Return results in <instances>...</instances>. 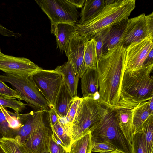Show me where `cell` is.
<instances>
[{
  "mask_svg": "<svg viewBox=\"0 0 153 153\" xmlns=\"http://www.w3.org/2000/svg\"><path fill=\"white\" fill-rule=\"evenodd\" d=\"M124 48L116 46L103 54L97 63L98 99L108 108H114L119 100Z\"/></svg>",
  "mask_w": 153,
  "mask_h": 153,
  "instance_id": "cell-1",
  "label": "cell"
},
{
  "mask_svg": "<svg viewBox=\"0 0 153 153\" xmlns=\"http://www.w3.org/2000/svg\"><path fill=\"white\" fill-rule=\"evenodd\" d=\"M153 64L143 65L132 71H125L121 79L119 101L111 109H132L153 97Z\"/></svg>",
  "mask_w": 153,
  "mask_h": 153,
  "instance_id": "cell-2",
  "label": "cell"
},
{
  "mask_svg": "<svg viewBox=\"0 0 153 153\" xmlns=\"http://www.w3.org/2000/svg\"><path fill=\"white\" fill-rule=\"evenodd\" d=\"M135 0H115L105 5L96 16L85 22L76 24V32L88 40L110 27L127 20L135 7Z\"/></svg>",
  "mask_w": 153,
  "mask_h": 153,
  "instance_id": "cell-3",
  "label": "cell"
},
{
  "mask_svg": "<svg viewBox=\"0 0 153 153\" xmlns=\"http://www.w3.org/2000/svg\"><path fill=\"white\" fill-rule=\"evenodd\" d=\"M82 98L70 128L72 143L91 132L108 111V108L98 99Z\"/></svg>",
  "mask_w": 153,
  "mask_h": 153,
  "instance_id": "cell-4",
  "label": "cell"
},
{
  "mask_svg": "<svg viewBox=\"0 0 153 153\" xmlns=\"http://www.w3.org/2000/svg\"><path fill=\"white\" fill-rule=\"evenodd\" d=\"M108 109L107 113L91 132L92 142L107 143L121 153H133L132 145L119 126L114 112Z\"/></svg>",
  "mask_w": 153,
  "mask_h": 153,
  "instance_id": "cell-5",
  "label": "cell"
},
{
  "mask_svg": "<svg viewBox=\"0 0 153 153\" xmlns=\"http://www.w3.org/2000/svg\"><path fill=\"white\" fill-rule=\"evenodd\" d=\"M0 80L10 84L19 93L21 100L25 101L35 111H47L49 108L48 102L37 88L30 76L4 73L0 75Z\"/></svg>",
  "mask_w": 153,
  "mask_h": 153,
  "instance_id": "cell-6",
  "label": "cell"
},
{
  "mask_svg": "<svg viewBox=\"0 0 153 153\" xmlns=\"http://www.w3.org/2000/svg\"><path fill=\"white\" fill-rule=\"evenodd\" d=\"M35 1L48 16L51 23H66L75 25L79 13L68 0H39Z\"/></svg>",
  "mask_w": 153,
  "mask_h": 153,
  "instance_id": "cell-7",
  "label": "cell"
},
{
  "mask_svg": "<svg viewBox=\"0 0 153 153\" xmlns=\"http://www.w3.org/2000/svg\"><path fill=\"white\" fill-rule=\"evenodd\" d=\"M36 86L49 105L54 108L55 101L63 82L62 74L53 70L42 69L30 76Z\"/></svg>",
  "mask_w": 153,
  "mask_h": 153,
  "instance_id": "cell-8",
  "label": "cell"
},
{
  "mask_svg": "<svg viewBox=\"0 0 153 153\" xmlns=\"http://www.w3.org/2000/svg\"><path fill=\"white\" fill-rule=\"evenodd\" d=\"M153 48V38L150 36L124 47L122 56V75L125 71H132L141 67Z\"/></svg>",
  "mask_w": 153,
  "mask_h": 153,
  "instance_id": "cell-9",
  "label": "cell"
},
{
  "mask_svg": "<svg viewBox=\"0 0 153 153\" xmlns=\"http://www.w3.org/2000/svg\"><path fill=\"white\" fill-rule=\"evenodd\" d=\"M42 69L26 58L15 57L0 52V70L5 73L30 76Z\"/></svg>",
  "mask_w": 153,
  "mask_h": 153,
  "instance_id": "cell-10",
  "label": "cell"
},
{
  "mask_svg": "<svg viewBox=\"0 0 153 153\" xmlns=\"http://www.w3.org/2000/svg\"><path fill=\"white\" fill-rule=\"evenodd\" d=\"M88 40L76 32L72 35L66 55L76 74L81 78L86 71L84 59L85 44Z\"/></svg>",
  "mask_w": 153,
  "mask_h": 153,
  "instance_id": "cell-11",
  "label": "cell"
},
{
  "mask_svg": "<svg viewBox=\"0 0 153 153\" xmlns=\"http://www.w3.org/2000/svg\"><path fill=\"white\" fill-rule=\"evenodd\" d=\"M145 15V14L143 13L128 19L122 41L121 45L123 47L126 48L133 43L140 42L148 37H151L147 30Z\"/></svg>",
  "mask_w": 153,
  "mask_h": 153,
  "instance_id": "cell-12",
  "label": "cell"
},
{
  "mask_svg": "<svg viewBox=\"0 0 153 153\" xmlns=\"http://www.w3.org/2000/svg\"><path fill=\"white\" fill-rule=\"evenodd\" d=\"M46 111H34L26 114H20L19 118L22 126L14 138L25 143L31 133L44 123L43 115Z\"/></svg>",
  "mask_w": 153,
  "mask_h": 153,
  "instance_id": "cell-13",
  "label": "cell"
},
{
  "mask_svg": "<svg viewBox=\"0 0 153 153\" xmlns=\"http://www.w3.org/2000/svg\"><path fill=\"white\" fill-rule=\"evenodd\" d=\"M52 134L51 129L44 123L31 133L24 144L33 153L49 151Z\"/></svg>",
  "mask_w": 153,
  "mask_h": 153,
  "instance_id": "cell-14",
  "label": "cell"
},
{
  "mask_svg": "<svg viewBox=\"0 0 153 153\" xmlns=\"http://www.w3.org/2000/svg\"><path fill=\"white\" fill-rule=\"evenodd\" d=\"M19 114L10 111L0 106V139L3 137L15 138L22 126Z\"/></svg>",
  "mask_w": 153,
  "mask_h": 153,
  "instance_id": "cell-15",
  "label": "cell"
},
{
  "mask_svg": "<svg viewBox=\"0 0 153 153\" xmlns=\"http://www.w3.org/2000/svg\"><path fill=\"white\" fill-rule=\"evenodd\" d=\"M128 20L109 27L101 32L103 39V54L118 45H122L124 31Z\"/></svg>",
  "mask_w": 153,
  "mask_h": 153,
  "instance_id": "cell-16",
  "label": "cell"
},
{
  "mask_svg": "<svg viewBox=\"0 0 153 153\" xmlns=\"http://www.w3.org/2000/svg\"><path fill=\"white\" fill-rule=\"evenodd\" d=\"M75 25L66 23H51V33L55 36L57 45L61 51L66 53L71 38L76 32Z\"/></svg>",
  "mask_w": 153,
  "mask_h": 153,
  "instance_id": "cell-17",
  "label": "cell"
},
{
  "mask_svg": "<svg viewBox=\"0 0 153 153\" xmlns=\"http://www.w3.org/2000/svg\"><path fill=\"white\" fill-rule=\"evenodd\" d=\"M81 79L82 98L99 97L98 82L97 68H88Z\"/></svg>",
  "mask_w": 153,
  "mask_h": 153,
  "instance_id": "cell-18",
  "label": "cell"
},
{
  "mask_svg": "<svg viewBox=\"0 0 153 153\" xmlns=\"http://www.w3.org/2000/svg\"><path fill=\"white\" fill-rule=\"evenodd\" d=\"M111 110L114 112L118 125L125 137L132 145L133 137L132 109L118 108Z\"/></svg>",
  "mask_w": 153,
  "mask_h": 153,
  "instance_id": "cell-19",
  "label": "cell"
},
{
  "mask_svg": "<svg viewBox=\"0 0 153 153\" xmlns=\"http://www.w3.org/2000/svg\"><path fill=\"white\" fill-rule=\"evenodd\" d=\"M61 74L63 81L67 86L73 98L78 96L77 89L79 78L68 61L63 65L57 66L54 69Z\"/></svg>",
  "mask_w": 153,
  "mask_h": 153,
  "instance_id": "cell-20",
  "label": "cell"
},
{
  "mask_svg": "<svg viewBox=\"0 0 153 153\" xmlns=\"http://www.w3.org/2000/svg\"><path fill=\"white\" fill-rule=\"evenodd\" d=\"M149 100L139 104L132 108L133 135L142 130L143 124L151 115L149 109Z\"/></svg>",
  "mask_w": 153,
  "mask_h": 153,
  "instance_id": "cell-21",
  "label": "cell"
},
{
  "mask_svg": "<svg viewBox=\"0 0 153 153\" xmlns=\"http://www.w3.org/2000/svg\"><path fill=\"white\" fill-rule=\"evenodd\" d=\"M73 98L63 81L55 101L54 108L61 117H66L70 102Z\"/></svg>",
  "mask_w": 153,
  "mask_h": 153,
  "instance_id": "cell-22",
  "label": "cell"
},
{
  "mask_svg": "<svg viewBox=\"0 0 153 153\" xmlns=\"http://www.w3.org/2000/svg\"><path fill=\"white\" fill-rule=\"evenodd\" d=\"M104 0H86L82 9L79 23L85 22L97 15L105 7Z\"/></svg>",
  "mask_w": 153,
  "mask_h": 153,
  "instance_id": "cell-23",
  "label": "cell"
},
{
  "mask_svg": "<svg viewBox=\"0 0 153 153\" xmlns=\"http://www.w3.org/2000/svg\"><path fill=\"white\" fill-rule=\"evenodd\" d=\"M51 128L53 140L62 146L66 152H69L72 144L71 137L61 126L59 121Z\"/></svg>",
  "mask_w": 153,
  "mask_h": 153,
  "instance_id": "cell-24",
  "label": "cell"
},
{
  "mask_svg": "<svg viewBox=\"0 0 153 153\" xmlns=\"http://www.w3.org/2000/svg\"><path fill=\"white\" fill-rule=\"evenodd\" d=\"M0 142L7 153H33L25 144L14 138L3 137Z\"/></svg>",
  "mask_w": 153,
  "mask_h": 153,
  "instance_id": "cell-25",
  "label": "cell"
},
{
  "mask_svg": "<svg viewBox=\"0 0 153 153\" xmlns=\"http://www.w3.org/2000/svg\"><path fill=\"white\" fill-rule=\"evenodd\" d=\"M92 144L91 132L74 141L71 144L69 153H91Z\"/></svg>",
  "mask_w": 153,
  "mask_h": 153,
  "instance_id": "cell-26",
  "label": "cell"
},
{
  "mask_svg": "<svg viewBox=\"0 0 153 153\" xmlns=\"http://www.w3.org/2000/svg\"><path fill=\"white\" fill-rule=\"evenodd\" d=\"M84 59L85 65L87 68H97L96 41L93 39L87 41L86 42Z\"/></svg>",
  "mask_w": 153,
  "mask_h": 153,
  "instance_id": "cell-27",
  "label": "cell"
},
{
  "mask_svg": "<svg viewBox=\"0 0 153 153\" xmlns=\"http://www.w3.org/2000/svg\"><path fill=\"white\" fill-rule=\"evenodd\" d=\"M141 131L147 153H153V115H150L143 123Z\"/></svg>",
  "mask_w": 153,
  "mask_h": 153,
  "instance_id": "cell-28",
  "label": "cell"
},
{
  "mask_svg": "<svg viewBox=\"0 0 153 153\" xmlns=\"http://www.w3.org/2000/svg\"><path fill=\"white\" fill-rule=\"evenodd\" d=\"M27 104L19 100L15 99H8L0 96V106L9 108L13 109L15 112L19 114L26 108Z\"/></svg>",
  "mask_w": 153,
  "mask_h": 153,
  "instance_id": "cell-29",
  "label": "cell"
},
{
  "mask_svg": "<svg viewBox=\"0 0 153 153\" xmlns=\"http://www.w3.org/2000/svg\"><path fill=\"white\" fill-rule=\"evenodd\" d=\"M132 145L133 153H147L144 138L141 130L134 134Z\"/></svg>",
  "mask_w": 153,
  "mask_h": 153,
  "instance_id": "cell-30",
  "label": "cell"
},
{
  "mask_svg": "<svg viewBox=\"0 0 153 153\" xmlns=\"http://www.w3.org/2000/svg\"><path fill=\"white\" fill-rule=\"evenodd\" d=\"M82 100L78 96L73 98L71 101L65 117L63 118L65 122L70 127L73 121L78 106Z\"/></svg>",
  "mask_w": 153,
  "mask_h": 153,
  "instance_id": "cell-31",
  "label": "cell"
},
{
  "mask_svg": "<svg viewBox=\"0 0 153 153\" xmlns=\"http://www.w3.org/2000/svg\"><path fill=\"white\" fill-rule=\"evenodd\" d=\"M0 96L8 99H17L21 100L19 93L16 90L9 87L0 80Z\"/></svg>",
  "mask_w": 153,
  "mask_h": 153,
  "instance_id": "cell-32",
  "label": "cell"
},
{
  "mask_svg": "<svg viewBox=\"0 0 153 153\" xmlns=\"http://www.w3.org/2000/svg\"><path fill=\"white\" fill-rule=\"evenodd\" d=\"M92 148L91 153L98 152L104 153L116 150L110 145L105 143L92 142Z\"/></svg>",
  "mask_w": 153,
  "mask_h": 153,
  "instance_id": "cell-33",
  "label": "cell"
},
{
  "mask_svg": "<svg viewBox=\"0 0 153 153\" xmlns=\"http://www.w3.org/2000/svg\"><path fill=\"white\" fill-rule=\"evenodd\" d=\"M93 39L96 41V49L98 62L103 55V39L102 33L96 35Z\"/></svg>",
  "mask_w": 153,
  "mask_h": 153,
  "instance_id": "cell-34",
  "label": "cell"
},
{
  "mask_svg": "<svg viewBox=\"0 0 153 153\" xmlns=\"http://www.w3.org/2000/svg\"><path fill=\"white\" fill-rule=\"evenodd\" d=\"M49 152L50 153H66V152L62 146L54 141L52 137L50 140Z\"/></svg>",
  "mask_w": 153,
  "mask_h": 153,
  "instance_id": "cell-35",
  "label": "cell"
},
{
  "mask_svg": "<svg viewBox=\"0 0 153 153\" xmlns=\"http://www.w3.org/2000/svg\"><path fill=\"white\" fill-rule=\"evenodd\" d=\"M48 112L49 122L51 128L59 121L60 117L58 115L54 108H50Z\"/></svg>",
  "mask_w": 153,
  "mask_h": 153,
  "instance_id": "cell-36",
  "label": "cell"
},
{
  "mask_svg": "<svg viewBox=\"0 0 153 153\" xmlns=\"http://www.w3.org/2000/svg\"><path fill=\"white\" fill-rule=\"evenodd\" d=\"M145 19L149 34L151 37L153 38V12L145 15Z\"/></svg>",
  "mask_w": 153,
  "mask_h": 153,
  "instance_id": "cell-37",
  "label": "cell"
},
{
  "mask_svg": "<svg viewBox=\"0 0 153 153\" xmlns=\"http://www.w3.org/2000/svg\"><path fill=\"white\" fill-rule=\"evenodd\" d=\"M153 49L150 51L143 62V65H148L153 64Z\"/></svg>",
  "mask_w": 153,
  "mask_h": 153,
  "instance_id": "cell-38",
  "label": "cell"
},
{
  "mask_svg": "<svg viewBox=\"0 0 153 153\" xmlns=\"http://www.w3.org/2000/svg\"><path fill=\"white\" fill-rule=\"evenodd\" d=\"M68 1L77 8L83 7L85 0H68Z\"/></svg>",
  "mask_w": 153,
  "mask_h": 153,
  "instance_id": "cell-39",
  "label": "cell"
},
{
  "mask_svg": "<svg viewBox=\"0 0 153 153\" xmlns=\"http://www.w3.org/2000/svg\"><path fill=\"white\" fill-rule=\"evenodd\" d=\"M149 109L150 113L153 114V97L149 100Z\"/></svg>",
  "mask_w": 153,
  "mask_h": 153,
  "instance_id": "cell-40",
  "label": "cell"
},
{
  "mask_svg": "<svg viewBox=\"0 0 153 153\" xmlns=\"http://www.w3.org/2000/svg\"><path fill=\"white\" fill-rule=\"evenodd\" d=\"M0 153H7L2 146L0 142Z\"/></svg>",
  "mask_w": 153,
  "mask_h": 153,
  "instance_id": "cell-41",
  "label": "cell"
},
{
  "mask_svg": "<svg viewBox=\"0 0 153 153\" xmlns=\"http://www.w3.org/2000/svg\"><path fill=\"white\" fill-rule=\"evenodd\" d=\"M121 153L117 150H115L113 151L109 152H105V153Z\"/></svg>",
  "mask_w": 153,
  "mask_h": 153,
  "instance_id": "cell-42",
  "label": "cell"
},
{
  "mask_svg": "<svg viewBox=\"0 0 153 153\" xmlns=\"http://www.w3.org/2000/svg\"><path fill=\"white\" fill-rule=\"evenodd\" d=\"M40 153H50V152L49 151H46Z\"/></svg>",
  "mask_w": 153,
  "mask_h": 153,
  "instance_id": "cell-43",
  "label": "cell"
},
{
  "mask_svg": "<svg viewBox=\"0 0 153 153\" xmlns=\"http://www.w3.org/2000/svg\"><path fill=\"white\" fill-rule=\"evenodd\" d=\"M66 153H69V152H66Z\"/></svg>",
  "mask_w": 153,
  "mask_h": 153,
  "instance_id": "cell-44",
  "label": "cell"
},
{
  "mask_svg": "<svg viewBox=\"0 0 153 153\" xmlns=\"http://www.w3.org/2000/svg\"><path fill=\"white\" fill-rule=\"evenodd\" d=\"M1 52V49L0 48V52Z\"/></svg>",
  "mask_w": 153,
  "mask_h": 153,
  "instance_id": "cell-45",
  "label": "cell"
}]
</instances>
